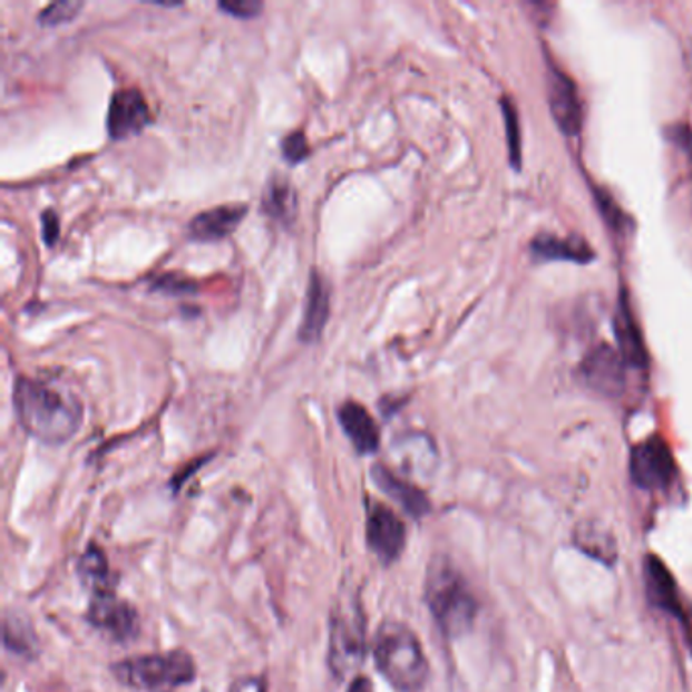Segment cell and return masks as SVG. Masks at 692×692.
Here are the masks:
<instances>
[{
    "instance_id": "6da1fadb",
    "label": "cell",
    "mask_w": 692,
    "mask_h": 692,
    "mask_svg": "<svg viewBox=\"0 0 692 692\" xmlns=\"http://www.w3.org/2000/svg\"><path fill=\"white\" fill-rule=\"evenodd\" d=\"M14 412L25 432L46 445L68 444L80 431V398L53 382L21 376L14 382Z\"/></svg>"
},
{
    "instance_id": "7a4b0ae2",
    "label": "cell",
    "mask_w": 692,
    "mask_h": 692,
    "mask_svg": "<svg viewBox=\"0 0 692 692\" xmlns=\"http://www.w3.org/2000/svg\"><path fill=\"white\" fill-rule=\"evenodd\" d=\"M376 669L394 692H420L429 679V662L419 637L402 622H384L372 644Z\"/></svg>"
},
{
    "instance_id": "3957f363",
    "label": "cell",
    "mask_w": 692,
    "mask_h": 692,
    "mask_svg": "<svg viewBox=\"0 0 692 692\" xmlns=\"http://www.w3.org/2000/svg\"><path fill=\"white\" fill-rule=\"evenodd\" d=\"M425 602L435 624L449 640L464 636L476 622V595L447 558H432L425 583Z\"/></svg>"
},
{
    "instance_id": "277c9868",
    "label": "cell",
    "mask_w": 692,
    "mask_h": 692,
    "mask_svg": "<svg viewBox=\"0 0 692 692\" xmlns=\"http://www.w3.org/2000/svg\"><path fill=\"white\" fill-rule=\"evenodd\" d=\"M328 666L338 681L358 676L362 669L368 640H366V615L362 600L352 591H340L338 602L330 613V636H328Z\"/></svg>"
},
{
    "instance_id": "5b68a950",
    "label": "cell",
    "mask_w": 692,
    "mask_h": 692,
    "mask_svg": "<svg viewBox=\"0 0 692 692\" xmlns=\"http://www.w3.org/2000/svg\"><path fill=\"white\" fill-rule=\"evenodd\" d=\"M110 670L120 684L145 692L177 691L192 684L197 676L194 656L185 650L140 654L116 662Z\"/></svg>"
},
{
    "instance_id": "8992f818",
    "label": "cell",
    "mask_w": 692,
    "mask_h": 692,
    "mask_svg": "<svg viewBox=\"0 0 692 692\" xmlns=\"http://www.w3.org/2000/svg\"><path fill=\"white\" fill-rule=\"evenodd\" d=\"M86 620L114 644H128L140 634V615L133 603L116 595V589L94 593Z\"/></svg>"
},
{
    "instance_id": "52a82bcc",
    "label": "cell",
    "mask_w": 692,
    "mask_h": 692,
    "mask_svg": "<svg viewBox=\"0 0 692 692\" xmlns=\"http://www.w3.org/2000/svg\"><path fill=\"white\" fill-rule=\"evenodd\" d=\"M366 543L370 553L388 567L405 553L407 526L387 504L370 499L366 511Z\"/></svg>"
},
{
    "instance_id": "ba28073f",
    "label": "cell",
    "mask_w": 692,
    "mask_h": 692,
    "mask_svg": "<svg viewBox=\"0 0 692 692\" xmlns=\"http://www.w3.org/2000/svg\"><path fill=\"white\" fill-rule=\"evenodd\" d=\"M630 476L640 489H669L676 477V461L669 444L660 437H650L636 445L630 457Z\"/></svg>"
},
{
    "instance_id": "9c48e42d",
    "label": "cell",
    "mask_w": 692,
    "mask_h": 692,
    "mask_svg": "<svg viewBox=\"0 0 692 692\" xmlns=\"http://www.w3.org/2000/svg\"><path fill=\"white\" fill-rule=\"evenodd\" d=\"M644 583H646L647 602L652 603L659 612L666 613L672 620H676L692 642V620L686 610V603L682 600L679 583L660 556L647 555L646 563H644Z\"/></svg>"
},
{
    "instance_id": "30bf717a",
    "label": "cell",
    "mask_w": 692,
    "mask_h": 692,
    "mask_svg": "<svg viewBox=\"0 0 692 692\" xmlns=\"http://www.w3.org/2000/svg\"><path fill=\"white\" fill-rule=\"evenodd\" d=\"M585 384L603 397H620L625 390V362L622 353L605 343L591 350L581 363Z\"/></svg>"
},
{
    "instance_id": "8fae6325",
    "label": "cell",
    "mask_w": 692,
    "mask_h": 692,
    "mask_svg": "<svg viewBox=\"0 0 692 692\" xmlns=\"http://www.w3.org/2000/svg\"><path fill=\"white\" fill-rule=\"evenodd\" d=\"M150 123V108L137 88L114 91L106 116V128L114 140L137 137Z\"/></svg>"
},
{
    "instance_id": "7c38bea8",
    "label": "cell",
    "mask_w": 692,
    "mask_h": 692,
    "mask_svg": "<svg viewBox=\"0 0 692 692\" xmlns=\"http://www.w3.org/2000/svg\"><path fill=\"white\" fill-rule=\"evenodd\" d=\"M546 94L558 128L568 137H577L583 126V106L575 81L571 80L565 71L550 68L546 78Z\"/></svg>"
},
{
    "instance_id": "4fadbf2b",
    "label": "cell",
    "mask_w": 692,
    "mask_h": 692,
    "mask_svg": "<svg viewBox=\"0 0 692 692\" xmlns=\"http://www.w3.org/2000/svg\"><path fill=\"white\" fill-rule=\"evenodd\" d=\"M330 311L331 295L328 281L318 271H313L306 284L305 311L299 330V340L303 343H318L330 321Z\"/></svg>"
},
{
    "instance_id": "5bb4252c",
    "label": "cell",
    "mask_w": 692,
    "mask_h": 692,
    "mask_svg": "<svg viewBox=\"0 0 692 692\" xmlns=\"http://www.w3.org/2000/svg\"><path fill=\"white\" fill-rule=\"evenodd\" d=\"M372 477L380 491H384L387 496L398 501L400 508L412 518H422L431 511V501L427 498V494L419 486H415L410 479L394 474L390 467L376 464L372 467Z\"/></svg>"
},
{
    "instance_id": "9a60e30c",
    "label": "cell",
    "mask_w": 692,
    "mask_h": 692,
    "mask_svg": "<svg viewBox=\"0 0 692 692\" xmlns=\"http://www.w3.org/2000/svg\"><path fill=\"white\" fill-rule=\"evenodd\" d=\"M246 214H248L246 205H220L214 209H205L189 222L187 234L197 242H217L227 238L240 226Z\"/></svg>"
},
{
    "instance_id": "2e32d148",
    "label": "cell",
    "mask_w": 692,
    "mask_h": 692,
    "mask_svg": "<svg viewBox=\"0 0 692 692\" xmlns=\"http://www.w3.org/2000/svg\"><path fill=\"white\" fill-rule=\"evenodd\" d=\"M338 417L341 429L348 435L358 454L372 455L380 449V429L363 405L350 400L341 405Z\"/></svg>"
},
{
    "instance_id": "e0dca14e",
    "label": "cell",
    "mask_w": 692,
    "mask_h": 692,
    "mask_svg": "<svg viewBox=\"0 0 692 692\" xmlns=\"http://www.w3.org/2000/svg\"><path fill=\"white\" fill-rule=\"evenodd\" d=\"M615 338H617L620 353H622L625 363H630L634 368L646 366V348H644V341H642V335L637 330L636 319L632 315L624 296H622V303H620L617 315H615Z\"/></svg>"
},
{
    "instance_id": "ac0fdd59",
    "label": "cell",
    "mask_w": 692,
    "mask_h": 692,
    "mask_svg": "<svg viewBox=\"0 0 692 692\" xmlns=\"http://www.w3.org/2000/svg\"><path fill=\"white\" fill-rule=\"evenodd\" d=\"M78 573H80L81 585L90 591L91 595L100 593V591L114 589L108 558H106L103 546H98L96 543L88 545L84 555L80 556Z\"/></svg>"
},
{
    "instance_id": "d6986e66",
    "label": "cell",
    "mask_w": 692,
    "mask_h": 692,
    "mask_svg": "<svg viewBox=\"0 0 692 692\" xmlns=\"http://www.w3.org/2000/svg\"><path fill=\"white\" fill-rule=\"evenodd\" d=\"M533 252L545 261L589 262L593 252L585 242L575 238H556L543 234L533 242Z\"/></svg>"
},
{
    "instance_id": "ffe728a7",
    "label": "cell",
    "mask_w": 692,
    "mask_h": 692,
    "mask_svg": "<svg viewBox=\"0 0 692 692\" xmlns=\"http://www.w3.org/2000/svg\"><path fill=\"white\" fill-rule=\"evenodd\" d=\"M4 646L17 656L33 660L37 654V634L33 625L19 613H7L4 617Z\"/></svg>"
},
{
    "instance_id": "44dd1931",
    "label": "cell",
    "mask_w": 692,
    "mask_h": 692,
    "mask_svg": "<svg viewBox=\"0 0 692 692\" xmlns=\"http://www.w3.org/2000/svg\"><path fill=\"white\" fill-rule=\"evenodd\" d=\"M296 197L295 189L284 177H273L264 194V212L274 217L276 222H291L295 216Z\"/></svg>"
},
{
    "instance_id": "7402d4cb",
    "label": "cell",
    "mask_w": 692,
    "mask_h": 692,
    "mask_svg": "<svg viewBox=\"0 0 692 692\" xmlns=\"http://www.w3.org/2000/svg\"><path fill=\"white\" fill-rule=\"evenodd\" d=\"M577 546H579L583 553H587L593 558H602L605 563H612V558L615 556V546H613L612 538L600 533L593 526L591 528H581Z\"/></svg>"
},
{
    "instance_id": "603a6c76",
    "label": "cell",
    "mask_w": 692,
    "mask_h": 692,
    "mask_svg": "<svg viewBox=\"0 0 692 692\" xmlns=\"http://www.w3.org/2000/svg\"><path fill=\"white\" fill-rule=\"evenodd\" d=\"M501 108H504V120H506V135H508V148H510V160L514 167H520V123H518V113H516V106L511 103L510 98L506 96L501 100Z\"/></svg>"
},
{
    "instance_id": "cb8c5ba5",
    "label": "cell",
    "mask_w": 692,
    "mask_h": 692,
    "mask_svg": "<svg viewBox=\"0 0 692 692\" xmlns=\"http://www.w3.org/2000/svg\"><path fill=\"white\" fill-rule=\"evenodd\" d=\"M84 9V2L76 0H61L46 7L39 12V25L43 27H57V25L69 23L76 19V14Z\"/></svg>"
},
{
    "instance_id": "d4e9b609",
    "label": "cell",
    "mask_w": 692,
    "mask_h": 692,
    "mask_svg": "<svg viewBox=\"0 0 692 692\" xmlns=\"http://www.w3.org/2000/svg\"><path fill=\"white\" fill-rule=\"evenodd\" d=\"M153 289L165 295H195L197 284L183 276H175V274H160L153 281Z\"/></svg>"
},
{
    "instance_id": "484cf974",
    "label": "cell",
    "mask_w": 692,
    "mask_h": 692,
    "mask_svg": "<svg viewBox=\"0 0 692 692\" xmlns=\"http://www.w3.org/2000/svg\"><path fill=\"white\" fill-rule=\"evenodd\" d=\"M217 7L220 11L227 12L236 19H254L264 9V4L259 0H222Z\"/></svg>"
},
{
    "instance_id": "4316f807",
    "label": "cell",
    "mask_w": 692,
    "mask_h": 692,
    "mask_svg": "<svg viewBox=\"0 0 692 692\" xmlns=\"http://www.w3.org/2000/svg\"><path fill=\"white\" fill-rule=\"evenodd\" d=\"M283 157L289 160V163H301V160L306 159V155H309V143H306L305 133H301V130H296V133H291L289 137H284L283 145Z\"/></svg>"
},
{
    "instance_id": "83f0119b",
    "label": "cell",
    "mask_w": 692,
    "mask_h": 692,
    "mask_svg": "<svg viewBox=\"0 0 692 692\" xmlns=\"http://www.w3.org/2000/svg\"><path fill=\"white\" fill-rule=\"evenodd\" d=\"M41 234H43L47 246H56L57 238H59V217H57L56 212H51V209L43 212Z\"/></svg>"
},
{
    "instance_id": "f1b7e54d",
    "label": "cell",
    "mask_w": 692,
    "mask_h": 692,
    "mask_svg": "<svg viewBox=\"0 0 692 692\" xmlns=\"http://www.w3.org/2000/svg\"><path fill=\"white\" fill-rule=\"evenodd\" d=\"M230 692H269V689H266V681L262 676L248 674V676H240L232 682Z\"/></svg>"
},
{
    "instance_id": "f546056e",
    "label": "cell",
    "mask_w": 692,
    "mask_h": 692,
    "mask_svg": "<svg viewBox=\"0 0 692 692\" xmlns=\"http://www.w3.org/2000/svg\"><path fill=\"white\" fill-rule=\"evenodd\" d=\"M348 692H374V686H372V681H370L368 676L358 674V676H353L352 682H350Z\"/></svg>"
}]
</instances>
